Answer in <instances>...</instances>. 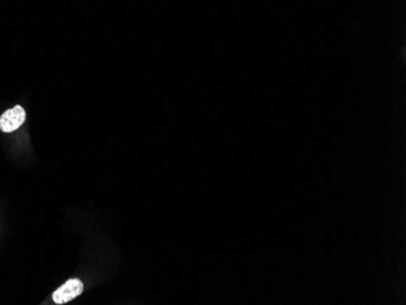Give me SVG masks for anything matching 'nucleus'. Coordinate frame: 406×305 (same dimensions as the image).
Masks as SVG:
<instances>
[{"label": "nucleus", "instance_id": "obj_1", "mask_svg": "<svg viewBox=\"0 0 406 305\" xmlns=\"http://www.w3.org/2000/svg\"><path fill=\"white\" fill-rule=\"evenodd\" d=\"M26 121V112L21 106H15L14 109L5 111L0 116V130L4 133H11L18 130Z\"/></svg>", "mask_w": 406, "mask_h": 305}, {"label": "nucleus", "instance_id": "obj_2", "mask_svg": "<svg viewBox=\"0 0 406 305\" xmlns=\"http://www.w3.org/2000/svg\"><path fill=\"white\" fill-rule=\"evenodd\" d=\"M83 292V283L78 278H71L64 286L56 290L53 294V299L56 304H66L74 301V298L81 296Z\"/></svg>", "mask_w": 406, "mask_h": 305}]
</instances>
